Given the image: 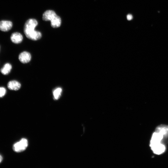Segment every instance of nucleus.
<instances>
[{"mask_svg":"<svg viewBox=\"0 0 168 168\" xmlns=\"http://www.w3.org/2000/svg\"><path fill=\"white\" fill-rule=\"evenodd\" d=\"M37 24V21L34 19H30L26 21L24 26V32L28 38L36 40L41 38V33L35 30Z\"/></svg>","mask_w":168,"mask_h":168,"instance_id":"1","label":"nucleus"},{"mask_svg":"<svg viewBox=\"0 0 168 168\" xmlns=\"http://www.w3.org/2000/svg\"><path fill=\"white\" fill-rule=\"evenodd\" d=\"M28 145L27 140L26 138H23L14 144L13 149L15 152H20L25 150Z\"/></svg>","mask_w":168,"mask_h":168,"instance_id":"2","label":"nucleus"},{"mask_svg":"<svg viewBox=\"0 0 168 168\" xmlns=\"http://www.w3.org/2000/svg\"><path fill=\"white\" fill-rule=\"evenodd\" d=\"M150 146L153 153L156 155H160L163 153L166 149L165 146L161 142L150 143Z\"/></svg>","mask_w":168,"mask_h":168,"instance_id":"3","label":"nucleus"},{"mask_svg":"<svg viewBox=\"0 0 168 168\" xmlns=\"http://www.w3.org/2000/svg\"><path fill=\"white\" fill-rule=\"evenodd\" d=\"M12 22L8 21L3 20L0 21V30L3 31H7L12 28Z\"/></svg>","mask_w":168,"mask_h":168,"instance_id":"4","label":"nucleus"},{"mask_svg":"<svg viewBox=\"0 0 168 168\" xmlns=\"http://www.w3.org/2000/svg\"><path fill=\"white\" fill-rule=\"evenodd\" d=\"M31 59V55L28 52L24 51L20 54L19 56V59L20 61L26 63L30 61Z\"/></svg>","mask_w":168,"mask_h":168,"instance_id":"5","label":"nucleus"},{"mask_svg":"<svg viewBox=\"0 0 168 168\" xmlns=\"http://www.w3.org/2000/svg\"><path fill=\"white\" fill-rule=\"evenodd\" d=\"M155 132L161 134L164 137L168 136V125H160L156 127Z\"/></svg>","mask_w":168,"mask_h":168,"instance_id":"6","label":"nucleus"},{"mask_svg":"<svg viewBox=\"0 0 168 168\" xmlns=\"http://www.w3.org/2000/svg\"><path fill=\"white\" fill-rule=\"evenodd\" d=\"M57 15L52 10H48L44 12L42 18L44 21H51Z\"/></svg>","mask_w":168,"mask_h":168,"instance_id":"7","label":"nucleus"},{"mask_svg":"<svg viewBox=\"0 0 168 168\" xmlns=\"http://www.w3.org/2000/svg\"><path fill=\"white\" fill-rule=\"evenodd\" d=\"M22 35L19 32L13 33L11 36L12 41L15 44H19L21 43L23 40Z\"/></svg>","mask_w":168,"mask_h":168,"instance_id":"8","label":"nucleus"},{"mask_svg":"<svg viewBox=\"0 0 168 168\" xmlns=\"http://www.w3.org/2000/svg\"><path fill=\"white\" fill-rule=\"evenodd\" d=\"M7 86L8 88L10 90L17 91L20 88L21 84L16 81L12 80L8 82Z\"/></svg>","mask_w":168,"mask_h":168,"instance_id":"9","label":"nucleus"},{"mask_svg":"<svg viewBox=\"0 0 168 168\" xmlns=\"http://www.w3.org/2000/svg\"><path fill=\"white\" fill-rule=\"evenodd\" d=\"M163 137V135L161 134L155 132L152 135L150 143L156 142H161Z\"/></svg>","mask_w":168,"mask_h":168,"instance_id":"10","label":"nucleus"},{"mask_svg":"<svg viewBox=\"0 0 168 168\" xmlns=\"http://www.w3.org/2000/svg\"><path fill=\"white\" fill-rule=\"evenodd\" d=\"M50 21L51 26L54 28H56L59 27L61 23V18L57 15Z\"/></svg>","mask_w":168,"mask_h":168,"instance_id":"11","label":"nucleus"},{"mask_svg":"<svg viewBox=\"0 0 168 168\" xmlns=\"http://www.w3.org/2000/svg\"><path fill=\"white\" fill-rule=\"evenodd\" d=\"M12 68L11 65L9 63H6L0 70L1 72L3 75L8 74L10 72Z\"/></svg>","mask_w":168,"mask_h":168,"instance_id":"12","label":"nucleus"},{"mask_svg":"<svg viewBox=\"0 0 168 168\" xmlns=\"http://www.w3.org/2000/svg\"><path fill=\"white\" fill-rule=\"evenodd\" d=\"M62 89L61 87H57L54 89L53 92L54 99L55 100L59 99L60 97Z\"/></svg>","mask_w":168,"mask_h":168,"instance_id":"13","label":"nucleus"},{"mask_svg":"<svg viewBox=\"0 0 168 168\" xmlns=\"http://www.w3.org/2000/svg\"><path fill=\"white\" fill-rule=\"evenodd\" d=\"M6 90L4 87H0V98L3 97L6 94Z\"/></svg>","mask_w":168,"mask_h":168,"instance_id":"14","label":"nucleus"},{"mask_svg":"<svg viewBox=\"0 0 168 168\" xmlns=\"http://www.w3.org/2000/svg\"><path fill=\"white\" fill-rule=\"evenodd\" d=\"M127 19L128 21L131 20L133 18V16L131 14H129L127 16Z\"/></svg>","mask_w":168,"mask_h":168,"instance_id":"15","label":"nucleus"},{"mask_svg":"<svg viewBox=\"0 0 168 168\" xmlns=\"http://www.w3.org/2000/svg\"><path fill=\"white\" fill-rule=\"evenodd\" d=\"M2 160V156L0 155V163L1 162Z\"/></svg>","mask_w":168,"mask_h":168,"instance_id":"16","label":"nucleus"}]
</instances>
